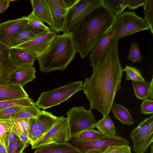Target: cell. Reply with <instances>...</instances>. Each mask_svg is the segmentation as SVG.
<instances>
[{
    "label": "cell",
    "instance_id": "7",
    "mask_svg": "<svg viewBox=\"0 0 153 153\" xmlns=\"http://www.w3.org/2000/svg\"><path fill=\"white\" fill-rule=\"evenodd\" d=\"M66 114L67 124L71 139L81 132L93 128L94 125L97 122L91 110L86 109L84 106H74Z\"/></svg>",
    "mask_w": 153,
    "mask_h": 153
},
{
    "label": "cell",
    "instance_id": "32",
    "mask_svg": "<svg viewBox=\"0 0 153 153\" xmlns=\"http://www.w3.org/2000/svg\"><path fill=\"white\" fill-rule=\"evenodd\" d=\"M26 17L28 21V25L30 26L44 30H49L50 29L44 24L33 10L29 15L26 16Z\"/></svg>",
    "mask_w": 153,
    "mask_h": 153
},
{
    "label": "cell",
    "instance_id": "38",
    "mask_svg": "<svg viewBox=\"0 0 153 153\" xmlns=\"http://www.w3.org/2000/svg\"><path fill=\"white\" fill-rule=\"evenodd\" d=\"M141 113L144 114H153V100L151 98H147L143 100L140 105Z\"/></svg>",
    "mask_w": 153,
    "mask_h": 153
},
{
    "label": "cell",
    "instance_id": "26",
    "mask_svg": "<svg viewBox=\"0 0 153 153\" xmlns=\"http://www.w3.org/2000/svg\"><path fill=\"white\" fill-rule=\"evenodd\" d=\"M129 0H103L104 5L107 7L117 17L126 7Z\"/></svg>",
    "mask_w": 153,
    "mask_h": 153
},
{
    "label": "cell",
    "instance_id": "31",
    "mask_svg": "<svg viewBox=\"0 0 153 153\" xmlns=\"http://www.w3.org/2000/svg\"><path fill=\"white\" fill-rule=\"evenodd\" d=\"M123 71L126 73L127 80L140 82L145 81L140 71L135 67L126 65Z\"/></svg>",
    "mask_w": 153,
    "mask_h": 153
},
{
    "label": "cell",
    "instance_id": "8",
    "mask_svg": "<svg viewBox=\"0 0 153 153\" xmlns=\"http://www.w3.org/2000/svg\"><path fill=\"white\" fill-rule=\"evenodd\" d=\"M71 140L68 127L67 118L58 117L53 127L32 145V149L46 145L68 143Z\"/></svg>",
    "mask_w": 153,
    "mask_h": 153
},
{
    "label": "cell",
    "instance_id": "35",
    "mask_svg": "<svg viewBox=\"0 0 153 153\" xmlns=\"http://www.w3.org/2000/svg\"><path fill=\"white\" fill-rule=\"evenodd\" d=\"M28 144L20 139H17L9 145L7 149V153H22Z\"/></svg>",
    "mask_w": 153,
    "mask_h": 153
},
{
    "label": "cell",
    "instance_id": "39",
    "mask_svg": "<svg viewBox=\"0 0 153 153\" xmlns=\"http://www.w3.org/2000/svg\"><path fill=\"white\" fill-rule=\"evenodd\" d=\"M10 48L0 42V64L3 65L10 57Z\"/></svg>",
    "mask_w": 153,
    "mask_h": 153
},
{
    "label": "cell",
    "instance_id": "46",
    "mask_svg": "<svg viewBox=\"0 0 153 153\" xmlns=\"http://www.w3.org/2000/svg\"><path fill=\"white\" fill-rule=\"evenodd\" d=\"M19 139L25 143L30 144V141L27 135L21 134L19 136Z\"/></svg>",
    "mask_w": 153,
    "mask_h": 153
},
{
    "label": "cell",
    "instance_id": "50",
    "mask_svg": "<svg viewBox=\"0 0 153 153\" xmlns=\"http://www.w3.org/2000/svg\"><path fill=\"white\" fill-rule=\"evenodd\" d=\"M0 85H4L3 82L0 78Z\"/></svg>",
    "mask_w": 153,
    "mask_h": 153
},
{
    "label": "cell",
    "instance_id": "3",
    "mask_svg": "<svg viewBox=\"0 0 153 153\" xmlns=\"http://www.w3.org/2000/svg\"><path fill=\"white\" fill-rule=\"evenodd\" d=\"M71 35L57 34L47 50L36 59L39 69L44 73L55 70L63 71L75 58L76 52Z\"/></svg>",
    "mask_w": 153,
    "mask_h": 153
},
{
    "label": "cell",
    "instance_id": "24",
    "mask_svg": "<svg viewBox=\"0 0 153 153\" xmlns=\"http://www.w3.org/2000/svg\"><path fill=\"white\" fill-rule=\"evenodd\" d=\"M29 119L7 120L10 127V132L15 133L18 136L21 134L28 136Z\"/></svg>",
    "mask_w": 153,
    "mask_h": 153
},
{
    "label": "cell",
    "instance_id": "5",
    "mask_svg": "<svg viewBox=\"0 0 153 153\" xmlns=\"http://www.w3.org/2000/svg\"><path fill=\"white\" fill-rule=\"evenodd\" d=\"M111 39H118L138 32L149 29L144 19L134 12L126 11L117 17L112 28Z\"/></svg>",
    "mask_w": 153,
    "mask_h": 153
},
{
    "label": "cell",
    "instance_id": "20",
    "mask_svg": "<svg viewBox=\"0 0 153 153\" xmlns=\"http://www.w3.org/2000/svg\"><path fill=\"white\" fill-rule=\"evenodd\" d=\"M58 117L44 110L41 111L40 114L35 117L38 130L43 134L46 133L54 125Z\"/></svg>",
    "mask_w": 153,
    "mask_h": 153
},
{
    "label": "cell",
    "instance_id": "30",
    "mask_svg": "<svg viewBox=\"0 0 153 153\" xmlns=\"http://www.w3.org/2000/svg\"><path fill=\"white\" fill-rule=\"evenodd\" d=\"M144 20L150 29L151 33L153 34V0H146L143 6Z\"/></svg>",
    "mask_w": 153,
    "mask_h": 153
},
{
    "label": "cell",
    "instance_id": "14",
    "mask_svg": "<svg viewBox=\"0 0 153 153\" xmlns=\"http://www.w3.org/2000/svg\"><path fill=\"white\" fill-rule=\"evenodd\" d=\"M45 1L49 7L51 17V24L50 28L59 33L63 29L68 10L60 7L54 3L53 0Z\"/></svg>",
    "mask_w": 153,
    "mask_h": 153
},
{
    "label": "cell",
    "instance_id": "23",
    "mask_svg": "<svg viewBox=\"0 0 153 153\" xmlns=\"http://www.w3.org/2000/svg\"><path fill=\"white\" fill-rule=\"evenodd\" d=\"M111 109L115 118L122 124L130 125L134 123L131 114L124 106L117 103H113Z\"/></svg>",
    "mask_w": 153,
    "mask_h": 153
},
{
    "label": "cell",
    "instance_id": "12",
    "mask_svg": "<svg viewBox=\"0 0 153 153\" xmlns=\"http://www.w3.org/2000/svg\"><path fill=\"white\" fill-rule=\"evenodd\" d=\"M28 25L26 16L0 23V42L9 47L11 39Z\"/></svg>",
    "mask_w": 153,
    "mask_h": 153
},
{
    "label": "cell",
    "instance_id": "16",
    "mask_svg": "<svg viewBox=\"0 0 153 153\" xmlns=\"http://www.w3.org/2000/svg\"><path fill=\"white\" fill-rule=\"evenodd\" d=\"M28 97L23 87L19 85H0V102Z\"/></svg>",
    "mask_w": 153,
    "mask_h": 153
},
{
    "label": "cell",
    "instance_id": "11",
    "mask_svg": "<svg viewBox=\"0 0 153 153\" xmlns=\"http://www.w3.org/2000/svg\"><path fill=\"white\" fill-rule=\"evenodd\" d=\"M56 35L50 29L15 48L31 53L37 58L47 50Z\"/></svg>",
    "mask_w": 153,
    "mask_h": 153
},
{
    "label": "cell",
    "instance_id": "44",
    "mask_svg": "<svg viewBox=\"0 0 153 153\" xmlns=\"http://www.w3.org/2000/svg\"><path fill=\"white\" fill-rule=\"evenodd\" d=\"M43 134L39 130L33 134L30 140V144L32 145Z\"/></svg>",
    "mask_w": 153,
    "mask_h": 153
},
{
    "label": "cell",
    "instance_id": "1",
    "mask_svg": "<svg viewBox=\"0 0 153 153\" xmlns=\"http://www.w3.org/2000/svg\"><path fill=\"white\" fill-rule=\"evenodd\" d=\"M119 39H111L99 62L93 67L92 75L86 78L82 90L90 103V109L108 116L115 97L121 88L123 72L120 61Z\"/></svg>",
    "mask_w": 153,
    "mask_h": 153
},
{
    "label": "cell",
    "instance_id": "53",
    "mask_svg": "<svg viewBox=\"0 0 153 153\" xmlns=\"http://www.w3.org/2000/svg\"><path fill=\"white\" fill-rule=\"evenodd\" d=\"M1 0H0V2L1 1Z\"/></svg>",
    "mask_w": 153,
    "mask_h": 153
},
{
    "label": "cell",
    "instance_id": "33",
    "mask_svg": "<svg viewBox=\"0 0 153 153\" xmlns=\"http://www.w3.org/2000/svg\"><path fill=\"white\" fill-rule=\"evenodd\" d=\"M131 46L127 58L133 63L140 62L142 61V56L138 45L135 42L131 43Z\"/></svg>",
    "mask_w": 153,
    "mask_h": 153
},
{
    "label": "cell",
    "instance_id": "18",
    "mask_svg": "<svg viewBox=\"0 0 153 153\" xmlns=\"http://www.w3.org/2000/svg\"><path fill=\"white\" fill-rule=\"evenodd\" d=\"M34 153H81L72 144L66 143L52 144L40 147Z\"/></svg>",
    "mask_w": 153,
    "mask_h": 153
},
{
    "label": "cell",
    "instance_id": "52",
    "mask_svg": "<svg viewBox=\"0 0 153 153\" xmlns=\"http://www.w3.org/2000/svg\"><path fill=\"white\" fill-rule=\"evenodd\" d=\"M22 153H25V152H23Z\"/></svg>",
    "mask_w": 153,
    "mask_h": 153
},
{
    "label": "cell",
    "instance_id": "15",
    "mask_svg": "<svg viewBox=\"0 0 153 153\" xmlns=\"http://www.w3.org/2000/svg\"><path fill=\"white\" fill-rule=\"evenodd\" d=\"M113 32L112 28L107 31L98 40L91 51L89 57L91 62L90 65L93 67L98 62L108 45L111 40Z\"/></svg>",
    "mask_w": 153,
    "mask_h": 153
},
{
    "label": "cell",
    "instance_id": "17",
    "mask_svg": "<svg viewBox=\"0 0 153 153\" xmlns=\"http://www.w3.org/2000/svg\"><path fill=\"white\" fill-rule=\"evenodd\" d=\"M45 31L28 25L11 39L9 47L10 48H15L42 33Z\"/></svg>",
    "mask_w": 153,
    "mask_h": 153
},
{
    "label": "cell",
    "instance_id": "34",
    "mask_svg": "<svg viewBox=\"0 0 153 153\" xmlns=\"http://www.w3.org/2000/svg\"><path fill=\"white\" fill-rule=\"evenodd\" d=\"M22 106H14L4 109L0 111V120L13 119Z\"/></svg>",
    "mask_w": 153,
    "mask_h": 153
},
{
    "label": "cell",
    "instance_id": "41",
    "mask_svg": "<svg viewBox=\"0 0 153 153\" xmlns=\"http://www.w3.org/2000/svg\"><path fill=\"white\" fill-rule=\"evenodd\" d=\"M146 0H129L126 7L129 10H135L140 6H143Z\"/></svg>",
    "mask_w": 153,
    "mask_h": 153
},
{
    "label": "cell",
    "instance_id": "51",
    "mask_svg": "<svg viewBox=\"0 0 153 153\" xmlns=\"http://www.w3.org/2000/svg\"><path fill=\"white\" fill-rule=\"evenodd\" d=\"M151 153H153V146H152V145Z\"/></svg>",
    "mask_w": 153,
    "mask_h": 153
},
{
    "label": "cell",
    "instance_id": "47",
    "mask_svg": "<svg viewBox=\"0 0 153 153\" xmlns=\"http://www.w3.org/2000/svg\"><path fill=\"white\" fill-rule=\"evenodd\" d=\"M153 77H152V80L151 82H150L149 86V91H150V95L149 96L151 98L153 99Z\"/></svg>",
    "mask_w": 153,
    "mask_h": 153
},
{
    "label": "cell",
    "instance_id": "40",
    "mask_svg": "<svg viewBox=\"0 0 153 153\" xmlns=\"http://www.w3.org/2000/svg\"><path fill=\"white\" fill-rule=\"evenodd\" d=\"M37 130L38 128L35 117L29 119L28 136L30 141L33 134Z\"/></svg>",
    "mask_w": 153,
    "mask_h": 153
},
{
    "label": "cell",
    "instance_id": "36",
    "mask_svg": "<svg viewBox=\"0 0 153 153\" xmlns=\"http://www.w3.org/2000/svg\"><path fill=\"white\" fill-rule=\"evenodd\" d=\"M10 131V127L7 120H0V144L4 146L7 133Z\"/></svg>",
    "mask_w": 153,
    "mask_h": 153
},
{
    "label": "cell",
    "instance_id": "6",
    "mask_svg": "<svg viewBox=\"0 0 153 153\" xmlns=\"http://www.w3.org/2000/svg\"><path fill=\"white\" fill-rule=\"evenodd\" d=\"M103 5V0H79L68 10L62 32L71 34L86 16Z\"/></svg>",
    "mask_w": 153,
    "mask_h": 153
},
{
    "label": "cell",
    "instance_id": "37",
    "mask_svg": "<svg viewBox=\"0 0 153 153\" xmlns=\"http://www.w3.org/2000/svg\"><path fill=\"white\" fill-rule=\"evenodd\" d=\"M102 153H131L129 145L116 146L109 147Z\"/></svg>",
    "mask_w": 153,
    "mask_h": 153
},
{
    "label": "cell",
    "instance_id": "10",
    "mask_svg": "<svg viewBox=\"0 0 153 153\" xmlns=\"http://www.w3.org/2000/svg\"><path fill=\"white\" fill-rule=\"evenodd\" d=\"M72 145L81 153H85L90 150H97L102 153L109 147L120 145H129L126 139L115 135L104 137L98 139L83 141L75 138L71 139Z\"/></svg>",
    "mask_w": 153,
    "mask_h": 153
},
{
    "label": "cell",
    "instance_id": "48",
    "mask_svg": "<svg viewBox=\"0 0 153 153\" xmlns=\"http://www.w3.org/2000/svg\"><path fill=\"white\" fill-rule=\"evenodd\" d=\"M0 153H7V150L5 147L0 144Z\"/></svg>",
    "mask_w": 153,
    "mask_h": 153
},
{
    "label": "cell",
    "instance_id": "29",
    "mask_svg": "<svg viewBox=\"0 0 153 153\" xmlns=\"http://www.w3.org/2000/svg\"><path fill=\"white\" fill-rule=\"evenodd\" d=\"M34 103L29 97L18 100L0 102V111L6 108L14 106H25L32 105Z\"/></svg>",
    "mask_w": 153,
    "mask_h": 153
},
{
    "label": "cell",
    "instance_id": "27",
    "mask_svg": "<svg viewBox=\"0 0 153 153\" xmlns=\"http://www.w3.org/2000/svg\"><path fill=\"white\" fill-rule=\"evenodd\" d=\"M41 111L34 103L29 106H22L13 119H29L36 117Z\"/></svg>",
    "mask_w": 153,
    "mask_h": 153
},
{
    "label": "cell",
    "instance_id": "21",
    "mask_svg": "<svg viewBox=\"0 0 153 153\" xmlns=\"http://www.w3.org/2000/svg\"><path fill=\"white\" fill-rule=\"evenodd\" d=\"M33 10L36 15L44 23L51 26V19L49 9L45 0H31Z\"/></svg>",
    "mask_w": 153,
    "mask_h": 153
},
{
    "label": "cell",
    "instance_id": "25",
    "mask_svg": "<svg viewBox=\"0 0 153 153\" xmlns=\"http://www.w3.org/2000/svg\"><path fill=\"white\" fill-rule=\"evenodd\" d=\"M131 82L137 98L142 100L148 98L150 95V82L149 81H131Z\"/></svg>",
    "mask_w": 153,
    "mask_h": 153
},
{
    "label": "cell",
    "instance_id": "2",
    "mask_svg": "<svg viewBox=\"0 0 153 153\" xmlns=\"http://www.w3.org/2000/svg\"><path fill=\"white\" fill-rule=\"evenodd\" d=\"M117 17L104 5L86 16L71 34L76 52L86 57L98 40L112 28Z\"/></svg>",
    "mask_w": 153,
    "mask_h": 153
},
{
    "label": "cell",
    "instance_id": "4",
    "mask_svg": "<svg viewBox=\"0 0 153 153\" xmlns=\"http://www.w3.org/2000/svg\"><path fill=\"white\" fill-rule=\"evenodd\" d=\"M82 81L70 83L50 91L43 92L35 105L45 110L57 105L68 100L75 93L82 90Z\"/></svg>",
    "mask_w": 153,
    "mask_h": 153
},
{
    "label": "cell",
    "instance_id": "13",
    "mask_svg": "<svg viewBox=\"0 0 153 153\" xmlns=\"http://www.w3.org/2000/svg\"><path fill=\"white\" fill-rule=\"evenodd\" d=\"M36 72L35 68L32 65L17 66L9 76L7 84L18 85L23 87L36 78Z\"/></svg>",
    "mask_w": 153,
    "mask_h": 153
},
{
    "label": "cell",
    "instance_id": "28",
    "mask_svg": "<svg viewBox=\"0 0 153 153\" xmlns=\"http://www.w3.org/2000/svg\"><path fill=\"white\" fill-rule=\"evenodd\" d=\"M103 137L98 131L94 129L93 128H90L81 132L73 138L81 140L90 141L100 139Z\"/></svg>",
    "mask_w": 153,
    "mask_h": 153
},
{
    "label": "cell",
    "instance_id": "45",
    "mask_svg": "<svg viewBox=\"0 0 153 153\" xmlns=\"http://www.w3.org/2000/svg\"><path fill=\"white\" fill-rule=\"evenodd\" d=\"M79 0H63L66 7L69 10L75 5Z\"/></svg>",
    "mask_w": 153,
    "mask_h": 153
},
{
    "label": "cell",
    "instance_id": "9",
    "mask_svg": "<svg viewBox=\"0 0 153 153\" xmlns=\"http://www.w3.org/2000/svg\"><path fill=\"white\" fill-rule=\"evenodd\" d=\"M135 153H144L153 142V115L140 123L130 135Z\"/></svg>",
    "mask_w": 153,
    "mask_h": 153
},
{
    "label": "cell",
    "instance_id": "22",
    "mask_svg": "<svg viewBox=\"0 0 153 153\" xmlns=\"http://www.w3.org/2000/svg\"><path fill=\"white\" fill-rule=\"evenodd\" d=\"M93 127L97 128L98 131L104 137H111L116 133L114 124L108 116H103L94 125Z\"/></svg>",
    "mask_w": 153,
    "mask_h": 153
},
{
    "label": "cell",
    "instance_id": "43",
    "mask_svg": "<svg viewBox=\"0 0 153 153\" xmlns=\"http://www.w3.org/2000/svg\"><path fill=\"white\" fill-rule=\"evenodd\" d=\"M15 1L10 0H1L0 2V14L3 13L9 7L11 1Z\"/></svg>",
    "mask_w": 153,
    "mask_h": 153
},
{
    "label": "cell",
    "instance_id": "42",
    "mask_svg": "<svg viewBox=\"0 0 153 153\" xmlns=\"http://www.w3.org/2000/svg\"><path fill=\"white\" fill-rule=\"evenodd\" d=\"M19 139L18 135L12 132L7 133L4 141V146L7 150L9 145L17 139Z\"/></svg>",
    "mask_w": 153,
    "mask_h": 153
},
{
    "label": "cell",
    "instance_id": "19",
    "mask_svg": "<svg viewBox=\"0 0 153 153\" xmlns=\"http://www.w3.org/2000/svg\"><path fill=\"white\" fill-rule=\"evenodd\" d=\"M10 57L17 66L27 65L33 66L36 59L31 53L15 48H10Z\"/></svg>",
    "mask_w": 153,
    "mask_h": 153
},
{
    "label": "cell",
    "instance_id": "49",
    "mask_svg": "<svg viewBox=\"0 0 153 153\" xmlns=\"http://www.w3.org/2000/svg\"><path fill=\"white\" fill-rule=\"evenodd\" d=\"M85 153H100V152L97 150H90Z\"/></svg>",
    "mask_w": 153,
    "mask_h": 153
}]
</instances>
